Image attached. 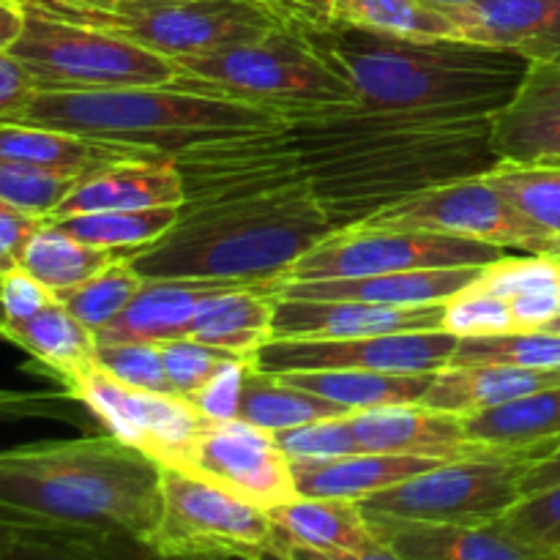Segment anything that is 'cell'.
<instances>
[{
	"mask_svg": "<svg viewBox=\"0 0 560 560\" xmlns=\"http://www.w3.org/2000/svg\"><path fill=\"white\" fill-rule=\"evenodd\" d=\"M492 118L479 109H370L355 102L288 107L279 124L173 156L184 206L304 186L342 230L432 186L495 170Z\"/></svg>",
	"mask_w": 560,
	"mask_h": 560,
	"instance_id": "obj_1",
	"label": "cell"
},
{
	"mask_svg": "<svg viewBox=\"0 0 560 560\" xmlns=\"http://www.w3.org/2000/svg\"><path fill=\"white\" fill-rule=\"evenodd\" d=\"M162 512V468L115 435L0 448V534L145 541Z\"/></svg>",
	"mask_w": 560,
	"mask_h": 560,
	"instance_id": "obj_2",
	"label": "cell"
},
{
	"mask_svg": "<svg viewBox=\"0 0 560 560\" xmlns=\"http://www.w3.org/2000/svg\"><path fill=\"white\" fill-rule=\"evenodd\" d=\"M304 36L348 82L355 104L370 109H479L495 115L512 102L530 66L525 55L509 49L459 38H399L345 22Z\"/></svg>",
	"mask_w": 560,
	"mask_h": 560,
	"instance_id": "obj_3",
	"label": "cell"
},
{
	"mask_svg": "<svg viewBox=\"0 0 560 560\" xmlns=\"http://www.w3.org/2000/svg\"><path fill=\"white\" fill-rule=\"evenodd\" d=\"M334 233L304 186L184 206L167 233L129 255L142 279L238 284L268 290L317 241Z\"/></svg>",
	"mask_w": 560,
	"mask_h": 560,
	"instance_id": "obj_4",
	"label": "cell"
},
{
	"mask_svg": "<svg viewBox=\"0 0 560 560\" xmlns=\"http://www.w3.org/2000/svg\"><path fill=\"white\" fill-rule=\"evenodd\" d=\"M279 120V109L260 104L175 85H148L115 91H36L11 124L129 142L173 156L184 148L266 129Z\"/></svg>",
	"mask_w": 560,
	"mask_h": 560,
	"instance_id": "obj_5",
	"label": "cell"
},
{
	"mask_svg": "<svg viewBox=\"0 0 560 560\" xmlns=\"http://www.w3.org/2000/svg\"><path fill=\"white\" fill-rule=\"evenodd\" d=\"M170 85L238 98L271 109L355 102L348 82L317 55L304 33L277 27L257 42L233 44L173 60Z\"/></svg>",
	"mask_w": 560,
	"mask_h": 560,
	"instance_id": "obj_6",
	"label": "cell"
},
{
	"mask_svg": "<svg viewBox=\"0 0 560 560\" xmlns=\"http://www.w3.org/2000/svg\"><path fill=\"white\" fill-rule=\"evenodd\" d=\"M25 27L9 49L38 91H115L170 85L178 69L164 55L25 0Z\"/></svg>",
	"mask_w": 560,
	"mask_h": 560,
	"instance_id": "obj_7",
	"label": "cell"
},
{
	"mask_svg": "<svg viewBox=\"0 0 560 560\" xmlns=\"http://www.w3.org/2000/svg\"><path fill=\"white\" fill-rule=\"evenodd\" d=\"M142 545L162 560H273L266 509L180 468H162V512Z\"/></svg>",
	"mask_w": 560,
	"mask_h": 560,
	"instance_id": "obj_8",
	"label": "cell"
},
{
	"mask_svg": "<svg viewBox=\"0 0 560 560\" xmlns=\"http://www.w3.org/2000/svg\"><path fill=\"white\" fill-rule=\"evenodd\" d=\"M31 3L63 20L129 38L170 60L257 42L282 27L252 0H124L113 9H85L60 0Z\"/></svg>",
	"mask_w": 560,
	"mask_h": 560,
	"instance_id": "obj_9",
	"label": "cell"
},
{
	"mask_svg": "<svg viewBox=\"0 0 560 560\" xmlns=\"http://www.w3.org/2000/svg\"><path fill=\"white\" fill-rule=\"evenodd\" d=\"M541 457H481L438 463L397 487L359 501L366 517L408 523L485 525L501 520L523 498L525 470Z\"/></svg>",
	"mask_w": 560,
	"mask_h": 560,
	"instance_id": "obj_10",
	"label": "cell"
},
{
	"mask_svg": "<svg viewBox=\"0 0 560 560\" xmlns=\"http://www.w3.org/2000/svg\"><path fill=\"white\" fill-rule=\"evenodd\" d=\"M506 249L457 235L427 233V230L399 228H353L334 230L317 241L284 271L279 282H306V279H353L375 273L421 271V268H468L490 266L501 260Z\"/></svg>",
	"mask_w": 560,
	"mask_h": 560,
	"instance_id": "obj_11",
	"label": "cell"
},
{
	"mask_svg": "<svg viewBox=\"0 0 560 560\" xmlns=\"http://www.w3.org/2000/svg\"><path fill=\"white\" fill-rule=\"evenodd\" d=\"M66 397L85 405L109 435L151 457L159 468H186L213 424L189 399L131 388L98 366L71 381Z\"/></svg>",
	"mask_w": 560,
	"mask_h": 560,
	"instance_id": "obj_12",
	"label": "cell"
},
{
	"mask_svg": "<svg viewBox=\"0 0 560 560\" xmlns=\"http://www.w3.org/2000/svg\"><path fill=\"white\" fill-rule=\"evenodd\" d=\"M361 224L457 235L501 249H520L525 255H539L547 241L545 230L525 219L487 175L432 186Z\"/></svg>",
	"mask_w": 560,
	"mask_h": 560,
	"instance_id": "obj_13",
	"label": "cell"
},
{
	"mask_svg": "<svg viewBox=\"0 0 560 560\" xmlns=\"http://www.w3.org/2000/svg\"><path fill=\"white\" fill-rule=\"evenodd\" d=\"M454 350H457V337L443 328L359 339H268L255 353L252 364L268 375L320 370L421 375V372L446 370Z\"/></svg>",
	"mask_w": 560,
	"mask_h": 560,
	"instance_id": "obj_14",
	"label": "cell"
},
{
	"mask_svg": "<svg viewBox=\"0 0 560 560\" xmlns=\"http://www.w3.org/2000/svg\"><path fill=\"white\" fill-rule=\"evenodd\" d=\"M180 470L202 476L266 512L299 495L290 459L273 432L241 419L213 421Z\"/></svg>",
	"mask_w": 560,
	"mask_h": 560,
	"instance_id": "obj_15",
	"label": "cell"
},
{
	"mask_svg": "<svg viewBox=\"0 0 560 560\" xmlns=\"http://www.w3.org/2000/svg\"><path fill=\"white\" fill-rule=\"evenodd\" d=\"M446 304L383 306L364 301H295L273 295L271 339H359L441 331Z\"/></svg>",
	"mask_w": 560,
	"mask_h": 560,
	"instance_id": "obj_16",
	"label": "cell"
},
{
	"mask_svg": "<svg viewBox=\"0 0 560 560\" xmlns=\"http://www.w3.org/2000/svg\"><path fill=\"white\" fill-rule=\"evenodd\" d=\"M350 421H353L359 448L372 454H416V457L441 459V463L517 454L479 446L465 435L463 416L427 408L424 402L364 410V413L350 416ZM534 457H545V454H534Z\"/></svg>",
	"mask_w": 560,
	"mask_h": 560,
	"instance_id": "obj_17",
	"label": "cell"
},
{
	"mask_svg": "<svg viewBox=\"0 0 560 560\" xmlns=\"http://www.w3.org/2000/svg\"><path fill=\"white\" fill-rule=\"evenodd\" d=\"M501 162L560 164V60H530L528 74L492 118Z\"/></svg>",
	"mask_w": 560,
	"mask_h": 560,
	"instance_id": "obj_18",
	"label": "cell"
},
{
	"mask_svg": "<svg viewBox=\"0 0 560 560\" xmlns=\"http://www.w3.org/2000/svg\"><path fill=\"white\" fill-rule=\"evenodd\" d=\"M485 266L468 268H421V271L375 273L353 279H306V282H277L268 293L295 301H364L383 306H430L446 304L468 290L481 277Z\"/></svg>",
	"mask_w": 560,
	"mask_h": 560,
	"instance_id": "obj_19",
	"label": "cell"
},
{
	"mask_svg": "<svg viewBox=\"0 0 560 560\" xmlns=\"http://www.w3.org/2000/svg\"><path fill=\"white\" fill-rule=\"evenodd\" d=\"M443 11L459 42L560 60V0H476Z\"/></svg>",
	"mask_w": 560,
	"mask_h": 560,
	"instance_id": "obj_20",
	"label": "cell"
},
{
	"mask_svg": "<svg viewBox=\"0 0 560 560\" xmlns=\"http://www.w3.org/2000/svg\"><path fill=\"white\" fill-rule=\"evenodd\" d=\"M383 550L402 560H560L523 545L498 523L448 525L366 517Z\"/></svg>",
	"mask_w": 560,
	"mask_h": 560,
	"instance_id": "obj_21",
	"label": "cell"
},
{
	"mask_svg": "<svg viewBox=\"0 0 560 560\" xmlns=\"http://www.w3.org/2000/svg\"><path fill=\"white\" fill-rule=\"evenodd\" d=\"M186 191L175 156L137 159L115 164L104 173L80 180L49 219L96 211H145V208H184Z\"/></svg>",
	"mask_w": 560,
	"mask_h": 560,
	"instance_id": "obj_22",
	"label": "cell"
},
{
	"mask_svg": "<svg viewBox=\"0 0 560 560\" xmlns=\"http://www.w3.org/2000/svg\"><path fill=\"white\" fill-rule=\"evenodd\" d=\"M268 517L277 530V558L293 550L323 552V556H361L381 547L370 520L355 501L295 495L268 509Z\"/></svg>",
	"mask_w": 560,
	"mask_h": 560,
	"instance_id": "obj_23",
	"label": "cell"
},
{
	"mask_svg": "<svg viewBox=\"0 0 560 560\" xmlns=\"http://www.w3.org/2000/svg\"><path fill=\"white\" fill-rule=\"evenodd\" d=\"M164 156L162 151L129 142L91 140V137L69 135V131L42 129V126L0 124V159L33 164V167L55 170L85 180L124 162Z\"/></svg>",
	"mask_w": 560,
	"mask_h": 560,
	"instance_id": "obj_24",
	"label": "cell"
},
{
	"mask_svg": "<svg viewBox=\"0 0 560 560\" xmlns=\"http://www.w3.org/2000/svg\"><path fill=\"white\" fill-rule=\"evenodd\" d=\"M238 288L189 279H145L129 306L96 334V342H167L184 337L202 301L217 290Z\"/></svg>",
	"mask_w": 560,
	"mask_h": 560,
	"instance_id": "obj_25",
	"label": "cell"
},
{
	"mask_svg": "<svg viewBox=\"0 0 560 560\" xmlns=\"http://www.w3.org/2000/svg\"><path fill=\"white\" fill-rule=\"evenodd\" d=\"M438 463L441 459L416 457V454L359 452L342 459H326V463H290V468H293L299 495L359 503L435 468Z\"/></svg>",
	"mask_w": 560,
	"mask_h": 560,
	"instance_id": "obj_26",
	"label": "cell"
},
{
	"mask_svg": "<svg viewBox=\"0 0 560 560\" xmlns=\"http://www.w3.org/2000/svg\"><path fill=\"white\" fill-rule=\"evenodd\" d=\"M556 386H560V366H446L421 402L454 416H474Z\"/></svg>",
	"mask_w": 560,
	"mask_h": 560,
	"instance_id": "obj_27",
	"label": "cell"
},
{
	"mask_svg": "<svg viewBox=\"0 0 560 560\" xmlns=\"http://www.w3.org/2000/svg\"><path fill=\"white\" fill-rule=\"evenodd\" d=\"M463 424L465 435L479 446L547 457L560 443V386L463 416Z\"/></svg>",
	"mask_w": 560,
	"mask_h": 560,
	"instance_id": "obj_28",
	"label": "cell"
},
{
	"mask_svg": "<svg viewBox=\"0 0 560 560\" xmlns=\"http://www.w3.org/2000/svg\"><path fill=\"white\" fill-rule=\"evenodd\" d=\"M273 295L262 288H224L208 295L186 326L184 337L255 359L271 339Z\"/></svg>",
	"mask_w": 560,
	"mask_h": 560,
	"instance_id": "obj_29",
	"label": "cell"
},
{
	"mask_svg": "<svg viewBox=\"0 0 560 560\" xmlns=\"http://www.w3.org/2000/svg\"><path fill=\"white\" fill-rule=\"evenodd\" d=\"M0 339L25 350L63 388L96 366V334L88 331L58 299L31 320L5 328Z\"/></svg>",
	"mask_w": 560,
	"mask_h": 560,
	"instance_id": "obj_30",
	"label": "cell"
},
{
	"mask_svg": "<svg viewBox=\"0 0 560 560\" xmlns=\"http://www.w3.org/2000/svg\"><path fill=\"white\" fill-rule=\"evenodd\" d=\"M438 372L421 375H392V372L366 370H320V372H284V383L317 394L334 405H342L350 416L364 410L392 408V405L421 402L430 392Z\"/></svg>",
	"mask_w": 560,
	"mask_h": 560,
	"instance_id": "obj_31",
	"label": "cell"
},
{
	"mask_svg": "<svg viewBox=\"0 0 560 560\" xmlns=\"http://www.w3.org/2000/svg\"><path fill=\"white\" fill-rule=\"evenodd\" d=\"M337 416H350L342 405H334L317 394L295 388L284 383L279 375L255 370V364L246 370L244 388H241L238 410L235 419L249 421L268 432L293 430V427L312 424V421L337 419Z\"/></svg>",
	"mask_w": 560,
	"mask_h": 560,
	"instance_id": "obj_32",
	"label": "cell"
},
{
	"mask_svg": "<svg viewBox=\"0 0 560 560\" xmlns=\"http://www.w3.org/2000/svg\"><path fill=\"white\" fill-rule=\"evenodd\" d=\"M120 255H129V252H109L88 246L77 241L74 235L66 233L60 224L47 219L36 230V235L27 241L20 268L31 273L33 279H38L58 299V295L80 288L82 282H88L93 273L102 271L104 266H109Z\"/></svg>",
	"mask_w": 560,
	"mask_h": 560,
	"instance_id": "obj_33",
	"label": "cell"
},
{
	"mask_svg": "<svg viewBox=\"0 0 560 560\" xmlns=\"http://www.w3.org/2000/svg\"><path fill=\"white\" fill-rule=\"evenodd\" d=\"M180 217V208H145V211H96L77 213L66 219H49L60 224L77 241L96 249L109 252H140L142 246L162 238Z\"/></svg>",
	"mask_w": 560,
	"mask_h": 560,
	"instance_id": "obj_34",
	"label": "cell"
},
{
	"mask_svg": "<svg viewBox=\"0 0 560 560\" xmlns=\"http://www.w3.org/2000/svg\"><path fill=\"white\" fill-rule=\"evenodd\" d=\"M337 22L399 38H454L446 11L424 0H339Z\"/></svg>",
	"mask_w": 560,
	"mask_h": 560,
	"instance_id": "obj_35",
	"label": "cell"
},
{
	"mask_svg": "<svg viewBox=\"0 0 560 560\" xmlns=\"http://www.w3.org/2000/svg\"><path fill=\"white\" fill-rule=\"evenodd\" d=\"M142 284H145V279L131 268L129 255H120L102 271L93 273L88 282H82L80 288L58 295V301L88 331L98 334L135 301Z\"/></svg>",
	"mask_w": 560,
	"mask_h": 560,
	"instance_id": "obj_36",
	"label": "cell"
},
{
	"mask_svg": "<svg viewBox=\"0 0 560 560\" xmlns=\"http://www.w3.org/2000/svg\"><path fill=\"white\" fill-rule=\"evenodd\" d=\"M3 560H153L137 539L120 536H33L0 534Z\"/></svg>",
	"mask_w": 560,
	"mask_h": 560,
	"instance_id": "obj_37",
	"label": "cell"
},
{
	"mask_svg": "<svg viewBox=\"0 0 560 560\" xmlns=\"http://www.w3.org/2000/svg\"><path fill=\"white\" fill-rule=\"evenodd\" d=\"M448 366H560V334L509 331L492 337H463Z\"/></svg>",
	"mask_w": 560,
	"mask_h": 560,
	"instance_id": "obj_38",
	"label": "cell"
},
{
	"mask_svg": "<svg viewBox=\"0 0 560 560\" xmlns=\"http://www.w3.org/2000/svg\"><path fill=\"white\" fill-rule=\"evenodd\" d=\"M487 178L536 228L547 235L560 233V164L501 162Z\"/></svg>",
	"mask_w": 560,
	"mask_h": 560,
	"instance_id": "obj_39",
	"label": "cell"
},
{
	"mask_svg": "<svg viewBox=\"0 0 560 560\" xmlns=\"http://www.w3.org/2000/svg\"><path fill=\"white\" fill-rule=\"evenodd\" d=\"M77 184L80 178L74 175L0 159V200L38 219L52 217Z\"/></svg>",
	"mask_w": 560,
	"mask_h": 560,
	"instance_id": "obj_40",
	"label": "cell"
},
{
	"mask_svg": "<svg viewBox=\"0 0 560 560\" xmlns=\"http://www.w3.org/2000/svg\"><path fill=\"white\" fill-rule=\"evenodd\" d=\"M159 348H162L170 394L180 399H189V402L224 370V366L244 359V355L238 353H230V350L213 348V345H202L197 342V339L186 337L159 342Z\"/></svg>",
	"mask_w": 560,
	"mask_h": 560,
	"instance_id": "obj_41",
	"label": "cell"
},
{
	"mask_svg": "<svg viewBox=\"0 0 560 560\" xmlns=\"http://www.w3.org/2000/svg\"><path fill=\"white\" fill-rule=\"evenodd\" d=\"M273 441L290 463H326V459H342L361 452L350 416L273 432Z\"/></svg>",
	"mask_w": 560,
	"mask_h": 560,
	"instance_id": "obj_42",
	"label": "cell"
},
{
	"mask_svg": "<svg viewBox=\"0 0 560 560\" xmlns=\"http://www.w3.org/2000/svg\"><path fill=\"white\" fill-rule=\"evenodd\" d=\"M495 523L523 545L560 556V485L523 495Z\"/></svg>",
	"mask_w": 560,
	"mask_h": 560,
	"instance_id": "obj_43",
	"label": "cell"
},
{
	"mask_svg": "<svg viewBox=\"0 0 560 560\" xmlns=\"http://www.w3.org/2000/svg\"><path fill=\"white\" fill-rule=\"evenodd\" d=\"M96 366L131 388L170 394L159 342H96Z\"/></svg>",
	"mask_w": 560,
	"mask_h": 560,
	"instance_id": "obj_44",
	"label": "cell"
},
{
	"mask_svg": "<svg viewBox=\"0 0 560 560\" xmlns=\"http://www.w3.org/2000/svg\"><path fill=\"white\" fill-rule=\"evenodd\" d=\"M443 331L454 334L457 339L492 337V334L517 331V323H514L512 304L506 299L468 288L446 301Z\"/></svg>",
	"mask_w": 560,
	"mask_h": 560,
	"instance_id": "obj_45",
	"label": "cell"
},
{
	"mask_svg": "<svg viewBox=\"0 0 560 560\" xmlns=\"http://www.w3.org/2000/svg\"><path fill=\"white\" fill-rule=\"evenodd\" d=\"M470 288L485 290V293L501 295V299L512 301L517 299V295L530 293V290L560 288V266L545 255H503L501 260L481 268V277L476 279Z\"/></svg>",
	"mask_w": 560,
	"mask_h": 560,
	"instance_id": "obj_46",
	"label": "cell"
},
{
	"mask_svg": "<svg viewBox=\"0 0 560 560\" xmlns=\"http://www.w3.org/2000/svg\"><path fill=\"white\" fill-rule=\"evenodd\" d=\"M55 301V295L44 288L38 279H33L31 273L14 268V271L3 273L0 277V310H3V331L16 323L31 320L33 315L49 306ZM3 337V334H0Z\"/></svg>",
	"mask_w": 560,
	"mask_h": 560,
	"instance_id": "obj_47",
	"label": "cell"
},
{
	"mask_svg": "<svg viewBox=\"0 0 560 560\" xmlns=\"http://www.w3.org/2000/svg\"><path fill=\"white\" fill-rule=\"evenodd\" d=\"M252 366L249 359H241L235 364L224 366L200 394H197L191 402L213 421H224V419H235V410H238V399H241V388H244V377L246 370Z\"/></svg>",
	"mask_w": 560,
	"mask_h": 560,
	"instance_id": "obj_48",
	"label": "cell"
},
{
	"mask_svg": "<svg viewBox=\"0 0 560 560\" xmlns=\"http://www.w3.org/2000/svg\"><path fill=\"white\" fill-rule=\"evenodd\" d=\"M290 31H323L337 22L339 0H252Z\"/></svg>",
	"mask_w": 560,
	"mask_h": 560,
	"instance_id": "obj_49",
	"label": "cell"
},
{
	"mask_svg": "<svg viewBox=\"0 0 560 560\" xmlns=\"http://www.w3.org/2000/svg\"><path fill=\"white\" fill-rule=\"evenodd\" d=\"M47 219H38L33 213L20 211L11 202L0 200V277L14 268H20L22 252H25L27 241L36 235V230Z\"/></svg>",
	"mask_w": 560,
	"mask_h": 560,
	"instance_id": "obj_50",
	"label": "cell"
},
{
	"mask_svg": "<svg viewBox=\"0 0 560 560\" xmlns=\"http://www.w3.org/2000/svg\"><path fill=\"white\" fill-rule=\"evenodd\" d=\"M36 91L25 66L9 49H0V124H11L31 104Z\"/></svg>",
	"mask_w": 560,
	"mask_h": 560,
	"instance_id": "obj_51",
	"label": "cell"
},
{
	"mask_svg": "<svg viewBox=\"0 0 560 560\" xmlns=\"http://www.w3.org/2000/svg\"><path fill=\"white\" fill-rule=\"evenodd\" d=\"M60 394L0 388V424H20L31 419H60Z\"/></svg>",
	"mask_w": 560,
	"mask_h": 560,
	"instance_id": "obj_52",
	"label": "cell"
},
{
	"mask_svg": "<svg viewBox=\"0 0 560 560\" xmlns=\"http://www.w3.org/2000/svg\"><path fill=\"white\" fill-rule=\"evenodd\" d=\"M509 304H512L517 331H545L560 317V288L530 290V293L512 299Z\"/></svg>",
	"mask_w": 560,
	"mask_h": 560,
	"instance_id": "obj_53",
	"label": "cell"
},
{
	"mask_svg": "<svg viewBox=\"0 0 560 560\" xmlns=\"http://www.w3.org/2000/svg\"><path fill=\"white\" fill-rule=\"evenodd\" d=\"M556 485H560V443L547 457H541L539 463H534L525 470L523 495H534V492L550 490Z\"/></svg>",
	"mask_w": 560,
	"mask_h": 560,
	"instance_id": "obj_54",
	"label": "cell"
},
{
	"mask_svg": "<svg viewBox=\"0 0 560 560\" xmlns=\"http://www.w3.org/2000/svg\"><path fill=\"white\" fill-rule=\"evenodd\" d=\"M25 27V5L0 0V49H11Z\"/></svg>",
	"mask_w": 560,
	"mask_h": 560,
	"instance_id": "obj_55",
	"label": "cell"
},
{
	"mask_svg": "<svg viewBox=\"0 0 560 560\" xmlns=\"http://www.w3.org/2000/svg\"><path fill=\"white\" fill-rule=\"evenodd\" d=\"M277 560H402V558H397L394 552L377 547V550L361 552V556H323V552L293 550V552H284V556L277 558Z\"/></svg>",
	"mask_w": 560,
	"mask_h": 560,
	"instance_id": "obj_56",
	"label": "cell"
},
{
	"mask_svg": "<svg viewBox=\"0 0 560 560\" xmlns=\"http://www.w3.org/2000/svg\"><path fill=\"white\" fill-rule=\"evenodd\" d=\"M539 255L550 257L552 262H558V266H560V233L547 235V241H545V246H541Z\"/></svg>",
	"mask_w": 560,
	"mask_h": 560,
	"instance_id": "obj_57",
	"label": "cell"
},
{
	"mask_svg": "<svg viewBox=\"0 0 560 560\" xmlns=\"http://www.w3.org/2000/svg\"><path fill=\"white\" fill-rule=\"evenodd\" d=\"M69 5H85V9H113V5L124 3V0H60Z\"/></svg>",
	"mask_w": 560,
	"mask_h": 560,
	"instance_id": "obj_58",
	"label": "cell"
},
{
	"mask_svg": "<svg viewBox=\"0 0 560 560\" xmlns=\"http://www.w3.org/2000/svg\"><path fill=\"white\" fill-rule=\"evenodd\" d=\"M424 3L438 5V9H452V5H468V3H476V0H424Z\"/></svg>",
	"mask_w": 560,
	"mask_h": 560,
	"instance_id": "obj_59",
	"label": "cell"
},
{
	"mask_svg": "<svg viewBox=\"0 0 560 560\" xmlns=\"http://www.w3.org/2000/svg\"><path fill=\"white\" fill-rule=\"evenodd\" d=\"M3 323H5L3 320V310H0V334H3Z\"/></svg>",
	"mask_w": 560,
	"mask_h": 560,
	"instance_id": "obj_60",
	"label": "cell"
},
{
	"mask_svg": "<svg viewBox=\"0 0 560 560\" xmlns=\"http://www.w3.org/2000/svg\"><path fill=\"white\" fill-rule=\"evenodd\" d=\"M14 3H25V0H14Z\"/></svg>",
	"mask_w": 560,
	"mask_h": 560,
	"instance_id": "obj_61",
	"label": "cell"
},
{
	"mask_svg": "<svg viewBox=\"0 0 560 560\" xmlns=\"http://www.w3.org/2000/svg\"><path fill=\"white\" fill-rule=\"evenodd\" d=\"M153 560H162V558H156V556H153Z\"/></svg>",
	"mask_w": 560,
	"mask_h": 560,
	"instance_id": "obj_62",
	"label": "cell"
},
{
	"mask_svg": "<svg viewBox=\"0 0 560 560\" xmlns=\"http://www.w3.org/2000/svg\"><path fill=\"white\" fill-rule=\"evenodd\" d=\"M0 560H3V558H0Z\"/></svg>",
	"mask_w": 560,
	"mask_h": 560,
	"instance_id": "obj_63",
	"label": "cell"
}]
</instances>
